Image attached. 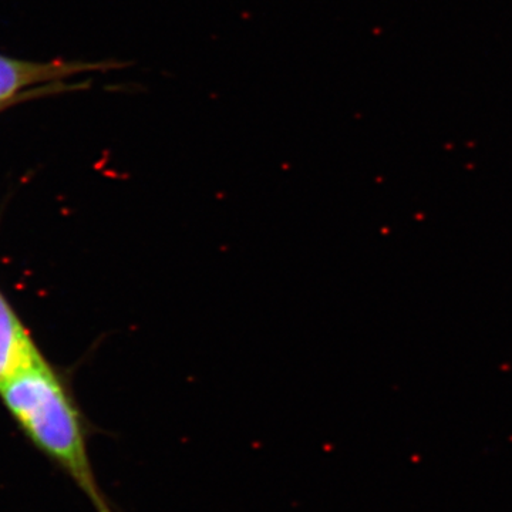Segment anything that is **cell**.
Here are the masks:
<instances>
[{"instance_id": "cell-2", "label": "cell", "mask_w": 512, "mask_h": 512, "mask_svg": "<svg viewBox=\"0 0 512 512\" xmlns=\"http://www.w3.org/2000/svg\"><path fill=\"white\" fill-rule=\"evenodd\" d=\"M93 64L76 62H26L0 56V104L6 103L30 87L59 82L76 74L89 72Z\"/></svg>"}, {"instance_id": "cell-1", "label": "cell", "mask_w": 512, "mask_h": 512, "mask_svg": "<svg viewBox=\"0 0 512 512\" xmlns=\"http://www.w3.org/2000/svg\"><path fill=\"white\" fill-rule=\"evenodd\" d=\"M0 399L30 443L73 481L96 512H117L94 473L89 421L45 357L0 384Z\"/></svg>"}, {"instance_id": "cell-3", "label": "cell", "mask_w": 512, "mask_h": 512, "mask_svg": "<svg viewBox=\"0 0 512 512\" xmlns=\"http://www.w3.org/2000/svg\"><path fill=\"white\" fill-rule=\"evenodd\" d=\"M42 357L19 316L0 292V384Z\"/></svg>"}]
</instances>
